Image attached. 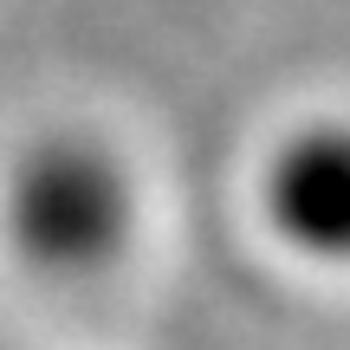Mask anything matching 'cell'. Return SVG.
<instances>
[{"instance_id": "obj_1", "label": "cell", "mask_w": 350, "mask_h": 350, "mask_svg": "<svg viewBox=\"0 0 350 350\" xmlns=\"http://www.w3.org/2000/svg\"><path fill=\"white\" fill-rule=\"evenodd\" d=\"M13 240L46 273H98L130 234V188L91 143H46L13 182Z\"/></svg>"}, {"instance_id": "obj_2", "label": "cell", "mask_w": 350, "mask_h": 350, "mask_svg": "<svg viewBox=\"0 0 350 350\" xmlns=\"http://www.w3.org/2000/svg\"><path fill=\"white\" fill-rule=\"evenodd\" d=\"M266 214L312 260H350V130H305L266 169Z\"/></svg>"}]
</instances>
